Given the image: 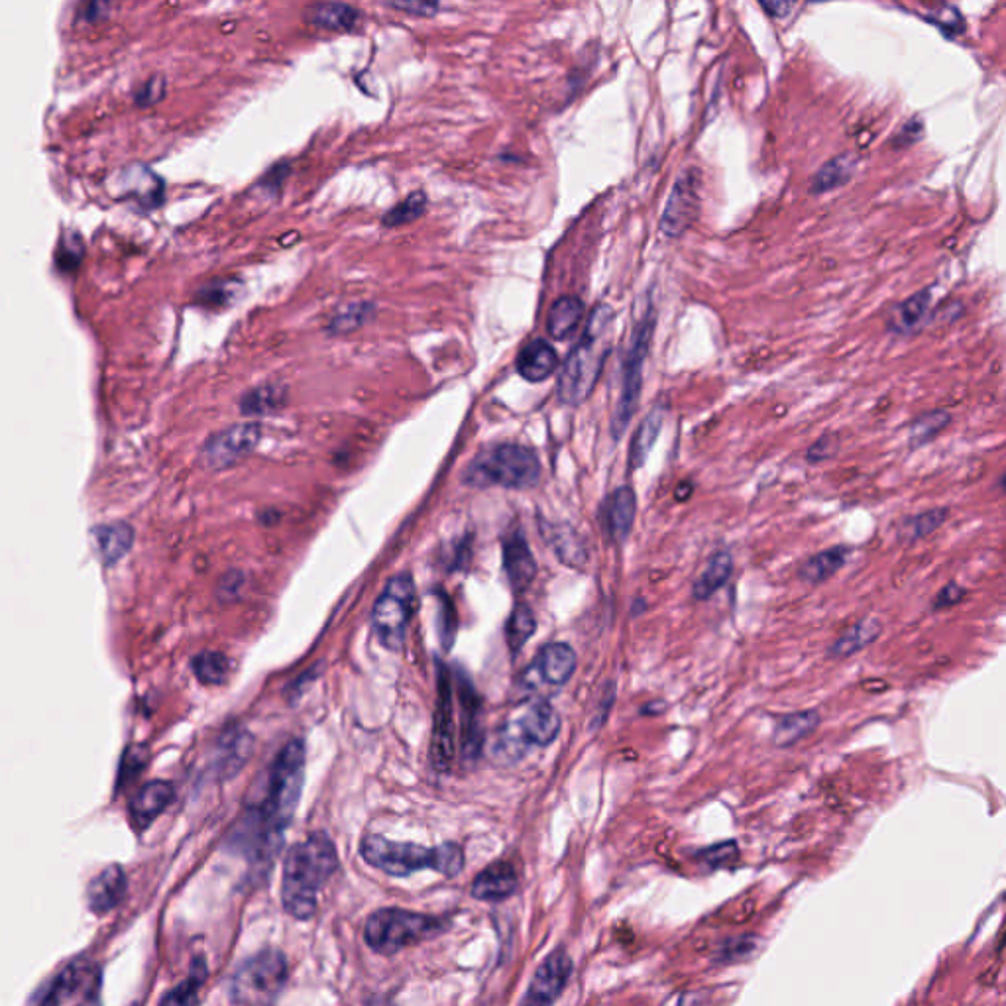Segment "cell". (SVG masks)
<instances>
[{
	"instance_id": "cell-1",
	"label": "cell",
	"mask_w": 1006,
	"mask_h": 1006,
	"mask_svg": "<svg viewBox=\"0 0 1006 1006\" xmlns=\"http://www.w3.org/2000/svg\"><path fill=\"white\" fill-rule=\"evenodd\" d=\"M305 781V747L301 739H291L276 757L266 796L260 806L244 818V834L254 859L270 861L280 849L283 832L293 820Z\"/></svg>"
},
{
	"instance_id": "cell-2",
	"label": "cell",
	"mask_w": 1006,
	"mask_h": 1006,
	"mask_svg": "<svg viewBox=\"0 0 1006 1006\" xmlns=\"http://www.w3.org/2000/svg\"><path fill=\"white\" fill-rule=\"evenodd\" d=\"M338 869L335 843L323 832L295 843L283 863L281 902L287 914L309 920L317 910V896Z\"/></svg>"
},
{
	"instance_id": "cell-3",
	"label": "cell",
	"mask_w": 1006,
	"mask_h": 1006,
	"mask_svg": "<svg viewBox=\"0 0 1006 1006\" xmlns=\"http://www.w3.org/2000/svg\"><path fill=\"white\" fill-rule=\"evenodd\" d=\"M614 323V309L608 303L594 307L584 333L560 370L557 393L564 405H582L594 392L612 350Z\"/></svg>"
},
{
	"instance_id": "cell-4",
	"label": "cell",
	"mask_w": 1006,
	"mask_h": 1006,
	"mask_svg": "<svg viewBox=\"0 0 1006 1006\" xmlns=\"http://www.w3.org/2000/svg\"><path fill=\"white\" fill-rule=\"evenodd\" d=\"M360 853L368 865L392 877H409L425 869L437 871L443 877H456L464 867V851L456 843L425 847L370 834L362 839Z\"/></svg>"
},
{
	"instance_id": "cell-5",
	"label": "cell",
	"mask_w": 1006,
	"mask_h": 1006,
	"mask_svg": "<svg viewBox=\"0 0 1006 1006\" xmlns=\"http://www.w3.org/2000/svg\"><path fill=\"white\" fill-rule=\"evenodd\" d=\"M539 478L541 462L537 454L531 448L509 443L480 452L464 472V482L474 488L527 490L537 486Z\"/></svg>"
},
{
	"instance_id": "cell-6",
	"label": "cell",
	"mask_w": 1006,
	"mask_h": 1006,
	"mask_svg": "<svg viewBox=\"0 0 1006 1006\" xmlns=\"http://www.w3.org/2000/svg\"><path fill=\"white\" fill-rule=\"evenodd\" d=\"M655 321H657L655 307L651 301H647L645 311L641 313V317L637 319V323L631 331V338L627 342V352H625L623 366H621V393H619L614 417H612V435H614L615 441H619L623 437V433L627 431V425L631 423V419L637 411L641 388H643V366H645V360H647V354L651 348Z\"/></svg>"
},
{
	"instance_id": "cell-7",
	"label": "cell",
	"mask_w": 1006,
	"mask_h": 1006,
	"mask_svg": "<svg viewBox=\"0 0 1006 1006\" xmlns=\"http://www.w3.org/2000/svg\"><path fill=\"white\" fill-rule=\"evenodd\" d=\"M443 930H447L445 918L399 908H386L378 910L368 918L364 928V940L376 953L393 955L407 946L429 940L441 934Z\"/></svg>"
},
{
	"instance_id": "cell-8",
	"label": "cell",
	"mask_w": 1006,
	"mask_h": 1006,
	"mask_svg": "<svg viewBox=\"0 0 1006 1006\" xmlns=\"http://www.w3.org/2000/svg\"><path fill=\"white\" fill-rule=\"evenodd\" d=\"M287 959L280 950H264L238 967L230 997L240 1006H274L287 983Z\"/></svg>"
},
{
	"instance_id": "cell-9",
	"label": "cell",
	"mask_w": 1006,
	"mask_h": 1006,
	"mask_svg": "<svg viewBox=\"0 0 1006 1006\" xmlns=\"http://www.w3.org/2000/svg\"><path fill=\"white\" fill-rule=\"evenodd\" d=\"M413 606H415L413 578L409 574L393 576L372 610L374 635L386 649L390 651L403 649Z\"/></svg>"
},
{
	"instance_id": "cell-10",
	"label": "cell",
	"mask_w": 1006,
	"mask_h": 1006,
	"mask_svg": "<svg viewBox=\"0 0 1006 1006\" xmlns=\"http://www.w3.org/2000/svg\"><path fill=\"white\" fill-rule=\"evenodd\" d=\"M509 727L511 729H503L502 741L498 743V747L509 759H513L511 751L519 749V745L523 743L547 747L559 737V712L549 702L539 700L529 704L523 716Z\"/></svg>"
},
{
	"instance_id": "cell-11",
	"label": "cell",
	"mask_w": 1006,
	"mask_h": 1006,
	"mask_svg": "<svg viewBox=\"0 0 1006 1006\" xmlns=\"http://www.w3.org/2000/svg\"><path fill=\"white\" fill-rule=\"evenodd\" d=\"M262 439V427L258 423H238L221 433L209 437L201 448V460L207 468L223 470L246 454H250Z\"/></svg>"
},
{
	"instance_id": "cell-12",
	"label": "cell",
	"mask_w": 1006,
	"mask_h": 1006,
	"mask_svg": "<svg viewBox=\"0 0 1006 1006\" xmlns=\"http://www.w3.org/2000/svg\"><path fill=\"white\" fill-rule=\"evenodd\" d=\"M431 763L439 773L450 769L454 761V714H452V682L448 669L439 663L437 669V706L433 716Z\"/></svg>"
},
{
	"instance_id": "cell-13",
	"label": "cell",
	"mask_w": 1006,
	"mask_h": 1006,
	"mask_svg": "<svg viewBox=\"0 0 1006 1006\" xmlns=\"http://www.w3.org/2000/svg\"><path fill=\"white\" fill-rule=\"evenodd\" d=\"M700 211V171L684 169L674 187L667 207L661 217V232L669 238H678L696 221Z\"/></svg>"
},
{
	"instance_id": "cell-14",
	"label": "cell",
	"mask_w": 1006,
	"mask_h": 1006,
	"mask_svg": "<svg viewBox=\"0 0 1006 1006\" xmlns=\"http://www.w3.org/2000/svg\"><path fill=\"white\" fill-rule=\"evenodd\" d=\"M572 975V959L564 950L553 951L535 971L521 1006H553Z\"/></svg>"
},
{
	"instance_id": "cell-15",
	"label": "cell",
	"mask_w": 1006,
	"mask_h": 1006,
	"mask_svg": "<svg viewBox=\"0 0 1006 1006\" xmlns=\"http://www.w3.org/2000/svg\"><path fill=\"white\" fill-rule=\"evenodd\" d=\"M503 568L517 592H523L535 580L537 562L521 531H511L503 541Z\"/></svg>"
},
{
	"instance_id": "cell-16",
	"label": "cell",
	"mask_w": 1006,
	"mask_h": 1006,
	"mask_svg": "<svg viewBox=\"0 0 1006 1006\" xmlns=\"http://www.w3.org/2000/svg\"><path fill=\"white\" fill-rule=\"evenodd\" d=\"M175 796V790L166 781H152L144 784L134 798L130 800V816L136 828L146 830L164 810L168 808Z\"/></svg>"
},
{
	"instance_id": "cell-17",
	"label": "cell",
	"mask_w": 1006,
	"mask_h": 1006,
	"mask_svg": "<svg viewBox=\"0 0 1006 1006\" xmlns=\"http://www.w3.org/2000/svg\"><path fill=\"white\" fill-rule=\"evenodd\" d=\"M458 688L462 702V749L464 759L474 761L482 749V731H480V700L472 686V682L458 672Z\"/></svg>"
},
{
	"instance_id": "cell-18",
	"label": "cell",
	"mask_w": 1006,
	"mask_h": 1006,
	"mask_svg": "<svg viewBox=\"0 0 1006 1006\" xmlns=\"http://www.w3.org/2000/svg\"><path fill=\"white\" fill-rule=\"evenodd\" d=\"M517 885H519V879H517L515 867L507 861H498V863L486 867L476 877V881L472 885V896L478 900H488V902L505 900L517 891Z\"/></svg>"
},
{
	"instance_id": "cell-19",
	"label": "cell",
	"mask_w": 1006,
	"mask_h": 1006,
	"mask_svg": "<svg viewBox=\"0 0 1006 1006\" xmlns=\"http://www.w3.org/2000/svg\"><path fill=\"white\" fill-rule=\"evenodd\" d=\"M559 368L557 350L543 338L531 340L517 356V372L527 382H543Z\"/></svg>"
},
{
	"instance_id": "cell-20",
	"label": "cell",
	"mask_w": 1006,
	"mask_h": 1006,
	"mask_svg": "<svg viewBox=\"0 0 1006 1006\" xmlns=\"http://www.w3.org/2000/svg\"><path fill=\"white\" fill-rule=\"evenodd\" d=\"M637 515V498L629 486L617 488L606 503V529L614 543H625Z\"/></svg>"
},
{
	"instance_id": "cell-21",
	"label": "cell",
	"mask_w": 1006,
	"mask_h": 1006,
	"mask_svg": "<svg viewBox=\"0 0 1006 1006\" xmlns=\"http://www.w3.org/2000/svg\"><path fill=\"white\" fill-rule=\"evenodd\" d=\"M126 893V875L118 865L107 867L103 873H99L87 891L89 908L93 914H107L112 908L122 900Z\"/></svg>"
},
{
	"instance_id": "cell-22",
	"label": "cell",
	"mask_w": 1006,
	"mask_h": 1006,
	"mask_svg": "<svg viewBox=\"0 0 1006 1006\" xmlns=\"http://www.w3.org/2000/svg\"><path fill=\"white\" fill-rule=\"evenodd\" d=\"M535 669L553 686H564L576 671V653L566 643H549L541 649Z\"/></svg>"
},
{
	"instance_id": "cell-23",
	"label": "cell",
	"mask_w": 1006,
	"mask_h": 1006,
	"mask_svg": "<svg viewBox=\"0 0 1006 1006\" xmlns=\"http://www.w3.org/2000/svg\"><path fill=\"white\" fill-rule=\"evenodd\" d=\"M541 533L545 535L549 547L555 551L562 564L570 568H582L586 564L588 559L586 545L570 525L541 523Z\"/></svg>"
},
{
	"instance_id": "cell-24",
	"label": "cell",
	"mask_w": 1006,
	"mask_h": 1006,
	"mask_svg": "<svg viewBox=\"0 0 1006 1006\" xmlns=\"http://www.w3.org/2000/svg\"><path fill=\"white\" fill-rule=\"evenodd\" d=\"M95 547L105 564H116L132 549L134 529L128 523L116 521L111 525H101L93 531Z\"/></svg>"
},
{
	"instance_id": "cell-25",
	"label": "cell",
	"mask_w": 1006,
	"mask_h": 1006,
	"mask_svg": "<svg viewBox=\"0 0 1006 1006\" xmlns=\"http://www.w3.org/2000/svg\"><path fill=\"white\" fill-rule=\"evenodd\" d=\"M665 415H667V407L665 405H655L649 415L645 417V421L639 425L635 437H633V443H631V450H629V466L631 470H637L645 464L649 452L655 447L659 435H661V429H663V423H665Z\"/></svg>"
},
{
	"instance_id": "cell-26",
	"label": "cell",
	"mask_w": 1006,
	"mask_h": 1006,
	"mask_svg": "<svg viewBox=\"0 0 1006 1006\" xmlns=\"http://www.w3.org/2000/svg\"><path fill=\"white\" fill-rule=\"evenodd\" d=\"M881 631H883V625L879 619H863V621L851 625L830 647V657L832 659L853 657L855 653L873 645L879 639Z\"/></svg>"
},
{
	"instance_id": "cell-27",
	"label": "cell",
	"mask_w": 1006,
	"mask_h": 1006,
	"mask_svg": "<svg viewBox=\"0 0 1006 1006\" xmlns=\"http://www.w3.org/2000/svg\"><path fill=\"white\" fill-rule=\"evenodd\" d=\"M733 574V559L731 555L722 551L718 555H714L708 566L704 568V572L698 576V580L694 582L692 586V596L694 600L698 602H704V600H710L720 588H724L729 578Z\"/></svg>"
},
{
	"instance_id": "cell-28",
	"label": "cell",
	"mask_w": 1006,
	"mask_h": 1006,
	"mask_svg": "<svg viewBox=\"0 0 1006 1006\" xmlns=\"http://www.w3.org/2000/svg\"><path fill=\"white\" fill-rule=\"evenodd\" d=\"M87 973L89 967L83 961H75L69 967H65L42 993V1001L38 1006H59L69 1001L85 983Z\"/></svg>"
},
{
	"instance_id": "cell-29",
	"label": "cell",
	"mask_w": 1006,
	"mask_h": 1006,
	"mask_svg": "<svg viewBox=\"0 0 1006 1006\" xmlns=\"http://www.w3.org/2000/svg\"><path fill=\"white\" fill-rule=\"evenodd\" d=\"M584 315V305L578 297H560L551 307L547 319V331L557 340H566L574 335Z\"/></svg>"
},
{
	"instance_id": "cell-30",
	"label": "cell",
	"mask_w": 1006,
	"mask_h": 1006,
	"mask_svg": "<svg viewBox=\"0 0 1006 1006\" xmlns=\"http://www.w3.org/2000/svg\"><path fill=\"white\" fill-rule=\"evenodd\" d=\"M847 557H849L847 547H834V549L822 551L802 564L800 576L808 584H822V582L830 580L836 572L845 566Z\"/></svg>"
},
{
	"instance_id": "cell-31",
	"label": "cell",
	"mask_w": 1006,
	"mask_h": 1006,
	"mask_svg": "<svg viewBox=\"0 0 1006 1006\" xmlns=\"http://www.w3.org/2000/svg\"><path fill=\"white\" fill-rule=\"evenodd\" d=\"M818 726H820V714L816 710L788 714L777 722L773 743L777 747H792L800 739L808 737Z\"/></svg>"
},
{
	"instance_id": "cell-32",
	"label": "cell",
	"mask_w": 1006,
	"mask_h": 1006,
	"mask_svg": "<svg viewBox=\"0 0 1006 1006\" xmlns=\"http://www.w3.org/2000/svg\"><path fill=\"white\" fill-rule=\"evenodd\" d=\"M207 965L203 959H195L191 973L185 981H181L177 987H173L168 995H164L160 1006H197L199 1005V995L201 989L207 981Z\"/></svg>"
},
{
	"instance_id": "cell-33",
	"label": "cell",
	"mask_w": 1006,
	"mask_h": 1006,
	"mask_svg": "<svg viewBox=\"0 0 1006 1006\" xmlns=\"http://www.w3.org/2000/svg\"><path fill=\"white\" fill-rule=\"evenodd\" d=\"M309 20L321 28L344 32V30H352L358 24L360 12L348 4H338V2L317 4L309 12Z\"/></svg>"
},
{
	"instance_id": "cell-34",
	"label": "cell",
	"mask_w": 1006,
	"mask_h": 1006,
	"mask_svg": "<svg viewBox=\"0 0 1006 1006\" xmlns=\"http://www.w3.org/2000/svg\"><path fill=\"white\" fill-rule=\"evenodd\" d=\"M283 401H285V390L276 384H268L246 393L240 401V411L244 415H268L278 411Z\"/></svg>"
},
{
	"instance_id": "cell-35",
	"label": "cell",
	"mask_w": 1006,
	"mask_h": 1006,
	"mask_svg": "<svg viewBox=\"0 0 1006 1006\" xmlns=\"http://www.w3.org/2000/svg\"><path fill=\"white\" fill-rule=\"evenodd\" d=\"M193 672L199 682L207 686H219L228 680L230 674V661L228 657L219 651H203L199 653L193 663Z\"/></svg>"
},
{
	"instance_id": "cell-36",
	"label": "cell",
	"mask_w": 1006,
	"mask_h": 1006,
	"mask_svg": "<svg viewBox=\"0 0 1006 1006\" xmlns=\"http://www.w3.org/2000/svg\"><path fill=\"white\" fill-rule=\"evenodd\" d=\"M535 629H537V619L531 612V608L525 604L515 606V610L509 615L507 627H505L507 645H509L511 653H519L521 647L533 637Z\"/></svg>"
},
{
	"instance_id": "cell-37",
	"label": "cell",
	"mask_w": 1006,
	"mask_h": 1006,
	"mask_svg": "<svg viewBox=\"0 0 1006 1006\" xmlns=\"http://www.w3.org/2000/svg\"><path fill=\"white\" fill-rule=\"evenodd\" d=\"M855 160L851 156H839L832 162H828L824 168L820 169L812 181V191L816 193H826L836 187H841L847 183L853 175Z\"/></svg>"
},
{
	"instance_id": "cell-38",
	"label": "cell",
	"mask_w": 1006,
	"mask_h": 1006,
	"mask_svg": "<svg viewBox=\"0 0 1006 1006\" xmlns=\"http://www.w3.org/2000/svg\"><path fill=\"white\" fill-rule=\"evenodd\" d=\"M930 303V291H920L912 295L908 301H904L895 311L893 317V327L896 333H910L926 315Z\"/></svg>"
},
{
	"instance_id": "cell-39",
	"label": "cell",
	"mask_w": 1006,
	"mask_h": 1006,
	"mask_svg": "<svg viewBox=\"0 0 1006 1006\" xmlns=\"http://www.w3.org/2000/svg\"><path fill=\"white\" fill-rule=\"evenodd\" d=\"M948 519V509L940 507V509H930V511H924L920 515H914L910 517L904 525H902V533H904V539L908 541H918V539H924L928 535H932L934 531H938Z\"/></svg>"
},
{
	"instance_id": "cell-40",
	"label": "cell",
	"mask_w": 1006,
	"mask_h": 1006,
	"mask_svg": "<svg viewBox=\"0 0 1006 1006\" xmlns=\"http://www.w3.org/2000/svg\"><path fill=\"white\" fill-rule=\"evenodd\" d=\"M948 425H950V413L946 411H932L928 415H922L910 427V447L918 448L930 443Z\"/></svg>"
},
{
	"instance_id": "cell-41",
	"label": "cell",
	"mask_w": 1006,
	"mask_h": 1006,
	"mask_svg": "<svg viewBox=\"0 0 1006 1006\" xmlns=\"http://www.w3.org/2000/svg\"><path fill=\"white\" fill-rule=\"evenodd\" d=\"M372 313V305L370 303H352L348 305L346 309L338 311L331 325H329V331L333 335H344V333H352L356 331L358 327H362L368 317Z\"/></svg>"
},
{
	"instance_id": "cell-42",
	"label": "cell",
	"mask_w": 1006,
	"mask_h": 1006,
	"mask_svg": "<svg viewBox=\"0 0 1006 1006\" xmlns=\"http://www.w3.org/2000/svg\"><path fill=\"white\" fill-rule=\"evenodd\" d=\"M425 207H427L425 193L417 191V193L409 195L403 203H399L397 207H393L392 211L384 217V224L386 226H399V224L417 221L425 213Z\"/></svg>"
},
{
	"instance_id": "cell-43",
	"label": "cell",
	"mask_w": 1006,
	"mask_h": 1006,
	"mask_svg": "<svg viewBox=\"0 0 1006 1006\" xmlns=\"http://www.w3.org/2000/svg\"><path fill=\"white\" fill-rule=\"evenodd\" d=\"M234 281H215L209 283L207 287L201 289L199 301L205 305H226L230 299H234Z\"/></svg>"
},
{
	"instance_id": "cell-44",
	"label": "cell",
	"mask_w": 1006,
	"mask_h": 1006,
	"mask_svg": "<svg viewBox=\"0 0 1006 1006\" xmlns=\"http://www.w3.org/2000/svg\"><path fill=\"white\" fill-rule=\"evenodd\" d=\"M700 857L712 865V867H722L726 865L729 861H733L737 857V845L733 841H727V843H720V845H714V847H708L700 853Z\"/></svg>"
},
{
	"instance_id": "cell-45",
	"label": "cell",
	"mask_w": 1006,
	"mask_h": 1006,
	"mask_svg": "<svg viewBox=\"0 0 1006 1006\" xmlns=\"http://www.w3.org/2000/svg\"><path fill=\"white\" fill-rule=\"evenodd\" d=\"M164 91H166V81L162 77H154L150 79L136 95V103L142 105V107H150L154 103H158L162 97H164Z\"/></svg>"
},
{
	"instance_id": "cell-46",
	"label": "cell",
	"mask_w": 1006,
	"mask_h": 1006,
	"mask_svg": "<svg viewBox=\"0 0 1006 1006\" xmlns=\"http://www.w3.org/2000/svg\"><path fill=\"white\" fill-rule=\"evenodd\" d=\"M755 948L753 940L751 938H735V940H729L727 944L722 946V950L718 953V961H735L743 955H747L749 951Z\"/></svg>"
},
{
	"instance_id": "cell-47",
	"label": "cell",
	"mask_w": 1006,
	"mask_h": 1006,
	"mask_svg": "<svg viewBox=\"0 0 1006 1006\" xmlns=\"http://www.w3.org/2000/svg\"><path fill=\"white\" fill-rule=\"evenodd\" d=\"M963 598H965V590H963L961 586H957V584H953V582H951V584H948V586H946V588L938 594L934 608H936V610L951 608V606L959 604Z\"/></svg>"
},
{
	"instance_id": "cell-48",
	"label": "cell",
	"mask_w": 1006,
	"mask_h": 1006,
	"mask_svg": "<svg viewBox=\"0 0 1006 1006\" xmlns=\"http://www.w3.org/2000/svg\"><path fill=\"white\" fill-rule=\"evenodd\" d=\"M834 452H836L834 439L832 437H824V439H820L814 447L808 450V460L810 462H822V460L830 458Z\"/></svg>"
},
{
	"instance_id": "cell-49",
	"label": "cell",
	"mask_w": 1006,
	"mask_h": 1006,
	"mask_svg": "<svg viewBox=\"0 0 1006 1006\" xmlns=\"http://www.w3.org/2000/svg\"><path fill=\"white\" fill-rule=\"evenodd\" d=\"M390 6L395 10H405V12L421 14V16H431L439 10L437 4H429V2H392Z\"/></svg>"
},
{
	"instance_id": "cell-50",
	"label": "cell",
	"mask_w": 1006,
	"mask_h": 1006,
	"mask_svg": "<svg viewBox=\"0 0 1006 1006\" xmlns=\"http://www.w3.org/2000/svg\"><path fill=\"white\" fill-rule=\"evenodd\" d=\"M763 10H767L771 16H777V18H783V16H788V12L794 8V4H786V2H761Z\"/></svg>"
},
{
	"instance_id": "cell-51",
	"label": "cell",
	"mask_w": 1006,
	"mask_h": 1006,
	"mask_svg": "<svg viewBox=\"0 0 1006 1006\" xmlns=\"http://www.w3.org/2000/svg\"><path fill=\"white\" fill-rule=\"evenodd\" d=\"M690 494H692V484H690V482H684V484H680V486L676 488V500H680V502L688 500V496H690Z\"/></svg>"
},
{
	"instance_id": "cell-52",
	"label": "cell",
	"mask_w": 1006,
	"mask_h": 1006,
	"mask_svg": "<svg viewBox=\"0 0 1006 1006\" xmlns=\"http://www.w3.org/2000/svg\"><path fill=\"white\" fill-rule=\"evenodd\" d=\"M663 708H665V706H663L661 702H653V704H649V706H645V708H643V714H653V716H657Z\"/></svg>"
},
{
	"instance_id": "cell-53",
	"label": "cell",
	"mask_w": 1006,
	"mask_h": 1006,
	"mask_svg": "<svg viewBox=\"0 0 1006 1006\" xmlns=\"http://www.w3.org/2000/svg\"><path fill=\"white\" fill-rule=\"evenodd\" d=\"M368 1006H395V1005H393L392 1001H390L388 997H374V999H370V1003H368Z\"/></svg>"
}]
</instances>
